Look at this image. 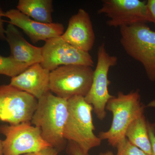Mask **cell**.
<instances>
[{
  "label": "cell",
  "instance_id": "1",
  "mask_svg": "<svg viewBox=\"0 0 155 155\" xmlns=\"http://www.w3.org/2000/svg\"><path fill=\"white\" fill-rule=\"evenodd\" d=\"M38 101L31 123L40 128L45 141L59 152L62 151L67 144L64 133L68 116V100L50 91Z\"/></svg>",
  "mask_w": 155,
  "mask_h": 155
},
{
  "label": "cell",
  "instance_id": "2",
  "mask_svg": "<svg viewBox=\"0 0 155 155\" xmlns=\"http://www.w3.org/2000/svg\"><path fill=\"white\" fill-rule=\"evenodd\" d=\"M144 106L140 102L138 90L125 94L119 92L108 101L106 110L112 112L113 119L110 129L99 133L101 140H107L109 144L116 147L119 143L126 138L128 126L139 116L143 114Z\"/></svg>",
  "mask_w": 155,
  "mask_h": 155
},
{
  "label": "cell",
  "instance_id": "3",
  "mask_svg": "<svg viewBox=\"0 0 155 155\" xmlns=\"http://www.w3.org/2000/svg\"><path fill=\"white\" fill-rule=\"evenodd\" d=\"M92 106L82 96L68 100V116L64 130V137L78 145L84 152L99 146L101 140L95 135L92 117Z\"/></svg>",
  "mask_w": 155,
  "mask_h": 155
},
{
  "label": "cell",
  "instance_id": "4",
  "mask_svg": "<svg viewBox=\"0 0 155 155\" xmlns=\"http://www.w3.org/2000/svg\"><path fill=\"white\" fill-rule=\"evenodd\" d=\"M120 42L126 53L141 63L151 81H155V31L146 22L120 27Z\"/></svg>",
  "mask_w": 155,
  "mask_h": 155
},
{
  "label": "cell",
  "instance_id": "5",
  "mask_svg": "<svg viewBox=\"0 0 155 155\" xmlns=\"http://www.w3.org/2000/svg\"><path fill=\"white\" fill-rule=\"evenodd\" d=\"M93 74L92 67L89 66H61L50 72V91L67 100L78 96L84 97L91 87Z\"/></svg>",
  "mask_w": 155,
  "mask_h": 155
},
{
  "label": "cell",
  "instance_id": "6",
  "mask_svg": "<svg viewBox=\"0 0 155 155\" xmlns=\"http://www.w3.org/2000/svg\"><path fill=\"white\" fill-rule=\"evenodd\" d=\"M0 133L5 136L2 141L4 155L37 153L51 147L42 137L40 128L31 122L1 125Z\"/></svg>",
  "mask_w": 155,
  "mask_h": 155
},
{
  "label": "cell",
  "instance_id": "7",
  "mask_svg": "<svg viewBox=\"0 0 155 155\" xmlns=\"http://www.w3.org/2000/svg\"><path fill=\"white\" fill-rule=\"evenodd\" d=\"M118 58L111 56L106 51L105 44L99 47L97 51V62L94 70L92 82L88 92L84 97L85 101L91 105L98 119L103 120L106 117V107L109 101L114 97L110 94L108 86V72L111 67L115 66Z\"/></svg>",
  "mask_w": 155,
  "mask_h": 155
},
{
  "label": "cell",
  "instance_id": "8",
  "mask_svg": "<svg viewBox=\"0 0 155 155\" xmlns=\"http://www.w3.org/2000/svg\"><path fill=\"white\" fill-rule=\"evenodd\" d=\"M38 101L11 84L0 86V121L16 125L31 122Z\"/></svg>",
  "mask_w": 155,
  "mask_h": 155
},
{
  "label": "cell",
  "instance_id": "9",
  "mask_svg": "<svg viewBox=\"0 0 155 155\" xmlns=\"http://www.w3.org/2000/svg\"><path fill=\"white\" fill-rule=\"evenodd\" d=\"M42 56L41 65L50 72L61 66H94V62L89 53L78 49L65 41L61 36L45 41L42 47Z\"/></svg>",
  "mask_w": 155,
  "mask_h": 155
},
{
  "label": "cell",
  "instance_id": "10",
  "mask_svg": "<svg viewBox=\"0 0 155 155\" xmlns=\"http://www.w3.org/2000/svg\"><path fill=\"white\" fill-rule=\"evenodd\" d=\"M97 11L109 18L110 27H120L148 22L146 2L139 0H104Z\"/></svg>",
  "mask_w": 155,
  "mask_h": 155
},
{
  "label": "cell",
  "instance_id": "11",
  "mask_svg": "<svg viewBox=\"0 0 155 155\" xmlns=\"http://www.w3.org/2000/svg\"><path fill=\"white\" fill-rule=\"evenodd\" d=\"M5 17L9 19L8 22L9 23L22 29L34 44L61 36L64 32V25L62 23L38 22L22 14L17 9H10L6 11Z\"/></svg>",
  "mask_w": 155,
  "mask_h": 155
},
{
  "label": "cell",
  "instance_id": "12",
  "mask_svg": "<svg viewBox=\"0 0 155 155\" xmlns=\"http://www.w3.org/2000/svg\"><path fill=\"white\" fill-rule=\"evenodd\" d=\"M61 37L78 49L89 52L93 47L95 36L88 13L79 9L70 17L68 27Z\"/></svg>",
  "mask_w": 155,
  "mask_h": 155
},
{
  "label": "cell",
  "instance_id": "13",
  "mask_svg": "<svg viewBox=\"0 0 155 155\" xmlns=\"http://www.w3.org/2000/svg\"><path fill=\"white\" fill-rule=\"evenodd\" d=\"M50 72L40 64H33L19 75L12 78L10 84L38 100L50 91Z\"/></svg>",
  "mask_w": 155,
  "mask_h": 155
},
{
  "label": "cell",
  "instance_id": "14",
  "mask_svg": "<svg viewBox=\"0 0 155 155\" xmlns=\"http://www.w3.org/2000/svg\"><path fill=\"white\" fill-rule=\"evenodd\" d=\"M5 40L10 46V56L18 62L28 66L41 63L42 47L29 43L16 26L10 23L5 29Z\"/></svg>",
  "mask_w": 155,
  "mask_h": 155
},
{
  "label": "cell",
  "instance_id": "15",
  "mask_svg": "<svg viewBox=\"0 0 155 155\" xmlns=\"http://www.w3.org/2000/svg\"><path fill=\"white\" fill-rule=\"evenodd\" d=\"M52 0H19L17 9L22 14L38 22H53Z\"/></svg>",
  "mask_w": 155,
  "mask_h": 155
},
{
  "label": "cell",
  "instance_id": "16",
  "mask_svg": "<svg viewBox=\"0 0 155 155\" xmlns=\"http://www.w3.org/2000/svg\"><path fill=\"white\" fill-rule=\"evenodd\" d=\"M125 136L128 140L147 154L152 155V146L148 130L147 122L144 114L131 122L126 130Z\"/></svg>",
  "mask_w": 155,
  "mask_h": 155
},
{
  "label": "cell",
  "instance_id": "17",
  "mask_svg": "<svg viewBox=\"0 0 155 155\" xmlns=\"http://www.w3.org/2000/svg\"><path fill=\"white\" fill-rule=\"evenodd\" d=\"M29 66L15 60L11 56L4 57L0 55V75L11 78L24 72Z\"/></svg>",
  "mask_w": 155,
  "mask_h": 155
},
{
  "label": "cell",
  "instance_id": "18",
  "mask_svg": "<svg viewBox=\"0 0 155 155\" xmlns=\"http://www.w3.org/2000/svg\"><path fill=\"white\" fill-rule=\"evenodd\" d=\"M116 147L117 149L116 155H149L132 144L126 137Z\"/></svg>",
  "mask_w": 155,
  "mask_h": 155
},
{
  "label": "cell",
  "instance_id": "19",
  "mask_svg": "<svg viewBox=\"0 0 155 155\" xmlns=\"http://www.w3.org/2000/svg\"><path fill=\"white\" fill-rule=\"evenodd\" d=\"M66 151L69 155H90L88 153L84 152L78 145L72 141H68Z\"/></svg>",
  "mask_w": 155,
  "mask_h": 155
},
{
  "label": "cell",
  "instance_id": "20",
  "mask_svg": "<svg viewBox=\"0 0 155 155\" xmlns=\"http://www.w3.org/2000/svg\"><path fill=\"white\" fill-rule=\"evenodd\" d=\"M146 5L148 22H153L155 26V0H148Z\"/></svg>",
  "mask_w": 155,
  "mask_h": 155
},
{
  "label": "cell",
  "instance_id": "21",
  "mask_svg": "<svg viewBox=\"0 0 155 155\" xmlns=\"http://www.w3.org/2000/svg\"><path fill=\"white\" fill-rule=\"evenodd\" d=\"M148 130L152 146V155H155V124L147 122Z\"/></svg>",
  "mask_w": 155,
  "mask_h": 155
},
{
  "label": "cell",
  "instance_id": "22",
  "mask_svg": "<svg viewBox=\"0 0 155 155\" xmlns=\"http://www.w3.org/2000/svg\"><path fill=\"white\" fill-rule=\"evenodd\" d=\"M5 13L2 9L0 8V40H5V29L4 28V20L3 17H5Z\"/></svg>",
  "mask_w": 155,
  "mask_h": 155
},
{
  "label": "cell",
  "instance_id": "23",
  "mask_svg": "<svg viewBox=\"0 0 155 155\" xmlns=\"http://www.w3.org/2000/svg\"><path fill=\"white\" fill-rule=\"evenodd\" d=\"M59 153L55 148L50 147L37 153V155H58Z\"/></svg>",
  "mask_w": 155,
  "mask_h": 155
},
{
  "label": "cell",
  "instance_id": "24",
  "mask_svg": "<svg viewBox=\"0 0 155 155\" xmlns=\"http://www.w3.org/2000/svg\"><path fill=\"white\" fill-rule=\"evenodd\" d=\"M2 141L3 140L0 139V155H4Z\"/></svg>",
  "mask_w": 155,
  "mask_h": 155
},
{
  "label": "cell",
  "instance_id": "25",
  "mask_svg": "<svg viewBox=\"0 0 155 155\" xmlns=\"http://www.w3.org/2000/svg\"><path fill=\"white\" fill-rule=\"evenodd\" d=\"M99 155H114V154L111 151H108L106 152L101 153Z\"/></svg>",
  "mask_w": 155,
  "mask_h": 155
},
{
  "label": "cell",
  "instance_id": "26",
  "mask_svg": "<svg viewBox=\"0 0 155 155\" xmlns=\"http://www.w3.org/2000/svg\"><path fill=\"white\" fill-rule=\"evenodd\" d=\"M24 155H37V153H29L25 154Z\"/></svg>",
  "mask_w": 155,
  "mask_h": 155
}]
</instances>
